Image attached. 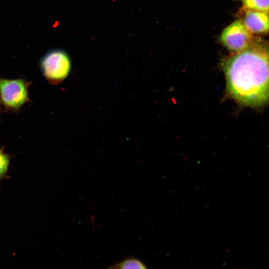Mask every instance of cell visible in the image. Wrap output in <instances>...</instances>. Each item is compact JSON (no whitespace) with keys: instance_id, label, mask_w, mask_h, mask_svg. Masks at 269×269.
<instances>
[{"instance_id":"obj_1","label":"cell","mask_w":269,"mask_h":269,"mask_svg":"<svg viewBox=\"0 0 269 269\" xmlns=\"http://www.w3.org/2000/svg\"><path fill=\"white\" fill-rule=\"evenodd\" d=\"M229 97L239 104L256 107L269 103V49L261 43L224 60Z\"/></svg>"},{"instance_id":"obj_2","label":"cell","mask_w":269,"mask_h":269,"mask_svg":"<svg viewBox=\"0 0 269 269\" xmlns=\"http://www.w3.org/2000/svg\"><path fill=\"white\" fill-rule=\"evenodd\" d=\"M31 83L23 78L6 79L0 76V101L5 111L18 112L30 101L28 87Z\"/></svg>"},{"instance_id":"obj_3","label":"cell","mask_w":269,"mask_h":269,"mask_svg":"<svg viewBox=\"0 0 269 269\" xmlns=\"http://www.w3.org/2000/svg\"><path fill=\"white\" fill-rule=\"evenodd\" d=\"M40 67L45 79L57 84L66 79L71 70V62L67 53L60 49L48 52L41 58Z\"/></svg>"},{"instance_id":"obj_4","label":"cell","mask_w":269,"mask_h":269,"mask_svg":"<svg viewBox=\"0 0 269 269\" xmlns=\"http://www.w3.org/2000/svg\"><path fill=\"white\" fill-rule=\"evenodd\" d=\"M251 38L243 21L237 20L223 30L220 40L228 50L236 53L247 48L251 44Z\"/></svg>"},{"instance_id":"obj_5","label":"cell","mask_w":269,"mask_h":269,"mask_svg":"<svg viewBox=\"0 0 269 269\" xmlns=\"http://www.w3.org/2000/svg\"><path fill=\"white\" fill-rule=\"evenodd\" d=\"M243 22L250 32H269V14L267 12L248 10L244 16Z\"/></svg>"},{"instance_id":"obj_6","label":"cell","mask_w":269,"mask_h":269,"mask_svg":"<svg viewBox=\"0 0 269 269\" xmlns=\"http://www.w3.org/2000/svg\"><path fill=\"white\" fill-rule=\"evenodd\" d=\"M108 268L113 269H146L147 267L140 260L134 258H127L121 262L111 265Z\"/></svg>"},{"instance_id":"obj_7","label":"cell","mask_w":269,"mask_h":269,"mask_svg":"<svg viewBox=\"0 0 269 269\" xmlns=\"http://www.w3.org/2000/svg\"><path fill=\"white\" fill-rule=\"evenodd\" d=\"M243 3L247 10L269 11V0H243Z\"/></svg>"},{"instance_id":"obj_8","label":"cell","mask_w":269,"mask_h":269,"mask_svg":"<svg viewBox=\"0 0 269 269\" xmlns=\"http://www.w3.org/2000/svg\"><path fill=\"white\" fill-rule=\"evenodd\" d=\"M4 146L0 148V182L8 178V171L12 155L4 151Z\"/></svg>"},{"instance_id":"obj_9","label":"cell","mask_w":269,"mask_h":269,"mask_svg":"<svg viewBox=\"0 0 269 269\" xmlns=\"http://www.w3.org/2000/svg\"><path fill=\"white\" fill-rule=\"evenodd\" d=\"M1 111V104L0 101V114Z\"/></svg>"}]
</instances>
